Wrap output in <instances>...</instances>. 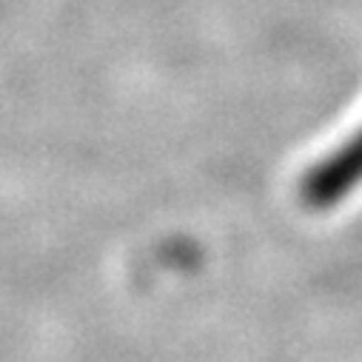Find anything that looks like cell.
Segmentation results:
<instances>
[{
  "instance_id": "1",
  "label": "cell",
  "mask_w": 362,
  "mask_h": 362,
  "mask_svg": "<svg viewBox=\"0 0 362 362\" xmlns=\"http://www.w3.org/2000/svg\"><path fill=\"white\" fill-rule=\"evenodd\" d=\"M356 183H362V129L308 171L303 180V200L325 209L342 200Z\"/></svg>"
}]
</instances>
